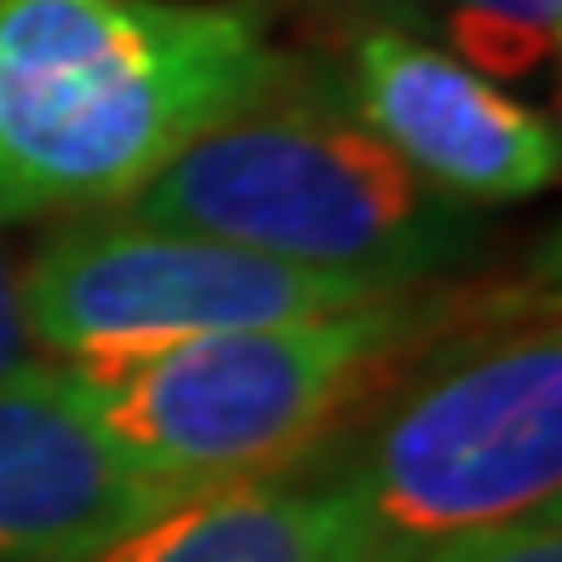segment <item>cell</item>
I'll list each match as a JSON object with an SVG mask.
<instances>
[{"mask_svg": "<svg viewBox=\"0 0 562 562\" xmlns=\"http://www.w3.org/2000/svg\"><path fill=\"white\" fill-rule=\"evenodd\" d=\"M270 87L247 7L0 0V224L133 201Z\"/></svg>", "mask_w": 562, "mask_h": 562, "instance_id": "1", "label": "cell"}, {"mask_svg": "<svg viewBox=\"0 0 562 562\" xmlns=\"http://www.w3.org/2000/svg\"><path fill=\"white\" fill-rule=\"evenodd\" d=\"M425 316L396 299L276 327L190 339L115 373H81L98 419L149 488L167 499L288 476L362 407Z\"/></svg>", "mask_w": 562, "mask_h": 562, "instance_id": "2", "label": "cell"}, {"mask_svg": "<svg viewBox=\"0 0 562 562\" xmlns=\"http://www.w3.org/2000/svg\"><path fill=\"white\" fill-rule=\"evenodd\" d=\"M126 213L385 288H414L471 236L465 201L407 172L356 115L265 98L178 149Z\"/></svg>", "mask_w": 562, "mask_h": 562, "instance_id": "3", "label": "cell"}, {"mask_svg": "<svg viewBox=\"0 0 562 562\" xmlns=\"http://www.w3.org/2000/svg\"><path fill=\"white\" fill-rule=\"evenodd\" d=\"M327 482L356 505L379 562L562 505L557 311L488 322L437 350L362 425L350 465Z\"/></svg>", "mask_w": 562, "mask_h": 562, "instance_id": "4", "label": "cell"}, {"mask_svg": "<svg viewBox=\"0 0 562 562\" xmlns=\"http://www.w3.org/2000/svg\"><path fill=\"white\" fill-rule=\"evenodd\" d=\"M396 293L407 288L288 265L133 213L69 229L30 270H18L30 345L53 350L75 373H115L190 339L334 316Z\"/></svg>", "mask_w": 562, "mask_h": 562, "instance_id": "5", "label": "cell"}, {"mask_svg": "<svg viewBox=\"0 0 562 562\" xmlns=\"http://www.w3.org/2000/svg\"><path fill=\"white\" fill-rule=\"evenodd\" d=\"M350 81L356 121L430 190L494 207L557 184V126L442 46L407 30H368L350 53Z\"/></svg>", "mask_w": 562, "mask_h": 562, "instance_id": "6", "label": "cell"}, {"mask_svg": "<svg viewBox=\"0 0 562 562\" xmlns=\"http://www.w3.org/2000/svg\"><path fill=\"white\" fill-rule=\"evenodd\" d=\"M161 505L75 368L23 362L0 379V562H87Z\"/></svg>", "mask_w": 562, "mask_h": 562, "instance_id": "7", "label": "cell"}, {"mask_svg": "<svg viewBox=\"0 0 562 562\" xmlns=\"http://www.w3.org/2000/svg\"><path fill=\"white\" fill-rule=\"evenodd\" d=\"M87 562H379V551L327 476H265L178 494Z\"/></svg>", "mask_w": 562, "mask_h": 562, "instance_id": "8", "label": "cell"}, {"mask_svg": "<svg viewBox=\"0 0 562 562\" xmlns=\"http://www.w3.org/2000/svg\"><path fill=\"white\" fill-rule=\"evenodd\" d=\"M476 75H528L557 58L562 0H419Z\"/></svg>", "mask_w": 562, "mask_h": 562, "instance_id": "9", "label": "cell"}, {"mask_svg": "<svg viewBox=\"0 0 562 562\" xmlns=\"http://www.w3.org/2000/svg\"><path fill=\"white\" fill-rule=\"evenodd\" d=\"M407 562H562V505H540L528 517L453 533V540L430 546Z\"/></svg>", "mask_w": 562, "mask_h": 562, "instance_id": "10", "label": "cell"}, {"mask_svg": "<svg viewBox=\"0 0 562 562\" xmlns=\"http://www.w3.org/2000/svg\"><path fill=\"white\" fill-rule=\"evenodd\" d=\"M30 327H23V299H18V265L0 252V379H7L12 368L35 362L30 356Z\"/></svg>", "mask_w": 562, "mask_h": 562, "instance_id": "11", "label": "cell"}]
</instances>
